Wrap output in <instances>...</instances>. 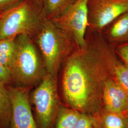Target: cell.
I'll use <instances>...</instances> for the list:
<instances>
[{
    "instance_id": "cell-10",
    "label": "cell",
    "mask_w": 128,
    "mask_h": 128,
    "mask_svg": "<svg viewBox=\"0 0 128 128\" xmlns=\"http://www.w3.org/2000/svg\"><path fill=\"white\" fill-rule=\"evenodd\" d=\"M100 32L105 40L114 48L128 42V12L108 24Z\"/></svg>"
},
{
    "instance_id": "cell-7",
    "label": "cell",
    "mask_w": 128,
    "mask_h": 128,
    "mask_svg": "<svg viewBox=\"0 0 128 128\" xmlns=\"http://www.w3.org/2000/svg\"><path fill=\"white\" fill-rule=\"evenodd\" d=\"M87 30L100 32L102 28L128 12V0H88Z\"/></svg>"
},
{
    "instance_id": "cell-17",
    "label": "cell",
    "mask_w": 128,
    "mask_h": 128,
    "mask_svg": "<svg viewBox=\"0 0 128 128\" xmlns=\"http://www.w3.org/2000/svg\"><path fill=\"white\" fill-rule=\"evenodd\" d=\"M72 128H97L96 118L92 115L81 113Z\"/></svg>"
},
{
    "instance_id": "cell-5",
    "label": "cell",
    "mask_w": 128,
    "mask_h": 128,
    "mask_svg": "<svg viewBox=\"0 0 128 128\" xmlns=\"http://www.w3.org/2000/svg\"><path fill=\"white\" fill-rule=\"evenodd\" d=\"M30 101L38 128H53L62 104L58 87V76L46 73L30 94Z\"/></svg>"
},
{
    "instance_id": "cell-2",
    "label": "cell",
    "mask_w": 128,
    "mask_h": 128,
    "mask_svg": "<svg viewBox=\"0 0 128 128\" xmlns=\"http://www.w3.org/2000/svg\"><path fill=\"white\" fill-rule=\"evenodd\" d=\"M12 85L32 89L47 73L41 54L34 39L29 36L15 38V50L10 69Z\"/></svg>"
},
{
    "instance_id": "cell-20",
    "label": "cell",
    "mask_w": 128,
    "mask_h": 128,
    "mask_svg": "<svg viewBox=\"0 0 128 128\" xmlns=\"http://www.w3.org/2000/svg\"><path fill=\"white\" fill-rule=\"evenodd\" d=\"M23 0H0V14Z\"/></svg>"
},
{
    "instance_id": "cell-13",
    "label": "cell",
    "mask_w": 128,
    "mask_h": 128,
    "mask_svg": "<svg viewBox=\"0 0 128 128\" xmlns=\"http://www.w3.org/2000/svg\"><path fill=\"white\" fill-rule=\"evenodd\" d=\"M95 117L97 128H128L126 117L121 115L101 110Z\"/></svg>"
},
{
    "instance_id": "cell-6",
    "label": "cell",
    "mask_w": 128,
    "mask_h": 128,
    "mask_svg": "<svg viewBox=\"0 0 128 128\" xmlns=\"http://www.w3.org/2000/svg\"><path fill=\"white\" fill-rule=\"evenodd\" d=\"M88 0H77L64 13L52 21L78 47L85 44L88 27Z\"/></svg>"
},
{
    "instance_id": "cell-8",
    "label": "cell",
    "mask_w": 128,
    "mask_h": 128,
    "mask_svg": "<svg viewBox=\"0 0 128 128\" xmlns=\"http://www.w3.org/2000/svg\"><path fill=\"white\" fill-rule=\"evenodd\" d=\"M12 104L9 128H38L30 101L32 89L7 86Z\"/></svg>"
},
{
    "instance_id": "cell-19",
    "label": "cell",
    "mask_w": 128,
    "mask_h": 128,
    "mask_svg": "<svg viewBox=\"0 0 128 128\" xmlns=\"http://www.w3.org/2000/svg\"><path fill=\"white\" fill-rule=\"evenodd\" d=\"M0 82L6 85H12V78L10 71L0 63Z\"/></svg>"
},
{
    "instance_id": "cell-3",
    "label": "cell",
    "mask_w": 128,
    "mask_h": 128,
    "mask_svg": "<svg viewBox=\"0 0 128 128\" xmlns=\"http://www.w3.org/2000/svg\"><path fill=\"white\" fill-rule=\"evenodd\" d=\"M47 73L58 76L65 60L77 47L72 39L52 20L44 18L41 30L34 38Z\"/></svg>"
},
{
    "instance_id": "cell-9",
    "label": "cell",
    "mask_w": 128,
    "mask_h": 128,
    "mask_svg": "<svg viewBox=\"0 0 128 128\" xmlns=\"http://www.w3.org/2000/svg\"><path fill=\"white\" fill-rule=\"evenodd\" d=\"M101 110L125 117L128 113V94L113 76L105 83L102 96Z\"/></svg>"
},
{
    "instance_id": "cell-16",
    "label": "cell",
    "mask_w": 128,
    "mask_h": 128,
    "mask_svg": "<svg viewBox=\"0 0 128 128\" xmlns=\"http://www.w3.org/2000/svg\"><path fill=\"white\" fill-rule=\"evenodd\" d=\"M113 77L128 94V66L120 59L115 66Z\"/></svg>"
},
{
    "instance_id": "cell-12",
    "label": "cell",
    "mask_w": 128,
    "mask_h": 128,
    "mask_svg": "<svg viewBox=\"0 0 128 128\" xmlns=\"http://www.w3.org/2000/svg\"><path fill=\"white\" fill-rule=\"evenodd\" d=\"M12 104L7 85L0 82V128H9Z\"/></svg>"
},
{
    "instance_id": "cell-18",
    "label": "cell",
    "mask_w": 128,
    "mask_h": 128,
    "mask_svg": "<svg viewBox=\"0 0 128 128\" xmlns=\"http://www.w3.org/2000/svg\"><path fill=\"white\" fill-rule=\"evenodd\" d=\"M115 52L119 59L128 66V42L116 46Z\"/></svg>"
},
{
    "instance_id": "cell-14",
    "label": "cell",
    "mask_w": 128,
    "mask_h": 128,
    "mask_svg": "<svg viewBox=\"0 0 128 128\" xmlns=\"http://www.w3.org/2000/svg\"><path fill=\"white\" fill-rule=\"evenodd\" d=\"M81 114L75 110L63 104L55 120L53 128H72Z\"/></svg>"
},
{
    "instance_id": "cell-11",
    "label": "cell",
    "mask_w": 128,
    "mask_h": 128,
    "mask_svg": "<svg viewBox=\"0 0 128 128\" xmlns=\"http://www.w3.org/2000/svg\"><path fill=\"white\" fill-rule=\"evenodd\" d=\"M77 0H45L42 9L43 17L53 20L60 16Z\"/></svg>"
},
{
    "instance_id": "cell-4",
    "label": "cell",
    "mask_w": 128,
    "mask_h": 128,
    "mask_svg": "<svg viewBox=\"0 0 128 128\" xmlns=\"http://www.w3.org/2000/svg\"><path fill=\"white\" fill-rule=\"evenodd\" d=\"M43 20L41 10L32 0H23L0 14V40L23 35L34 39Z\"/></svg>"
},
{
    "instance_id": "cell-15",
    "label": "cell",
    "mask_w": 128,
    "mask_h": 128,
    "mask_svg": "<svg viewBox=\"0 0 128 128\" xmlns=\"http://www.w3.org/2000/svg\"><path fill=\"white\" fill-rule=\"evenodd\" d=\"M15 38L0 40V63L10 71L15 50Z\"/></svg>"
},
{
    "instance_id": "cell-1",
    "label": "cell",
    "mask_w": 128,
    "mask_h": 128,
    "mask_svg": "<svg viewBox=\"0 0 128 128\" xmlns=\"http://www.w3.org/2000/svg\"><path fill=\"white\" fill-rule=\"evenodd\" d=\"M119 60L101 32L87 29L84 46L76 48L60 69L62 104L81 113L98 114L105 83Z\"/></svg>"
},
{
    "instance_id": "cell-21",
    "label": "cell",
    "mask_w": 128,
    "mask_h": 128,
    "mask_svg": "<svg viewBox=\"0 0 128 128\" xmlns=\"http://www.w3.org/2000/svg\"><path fill=\"white\" fill-rule=\"evenodd\" d=\"M32 0L33 2V3L42 11L45 0Z\"/></svg>"
},
{
    "instance_id": "cell-22",
    "label": "cell",
    "mask_w": 128,
    "mask_h": 128,
    "mask_svg": "<svg viewBox=\"0 0 128 128\" xmlns=\"http://www.w3.org/2000/svg\"><path fill=\"white\" fill-rule=\"evenodd\" d=\"M126 119L127 120V121H128V113H127V114L126 115Z\"/></svg>"
}]
</instances>
